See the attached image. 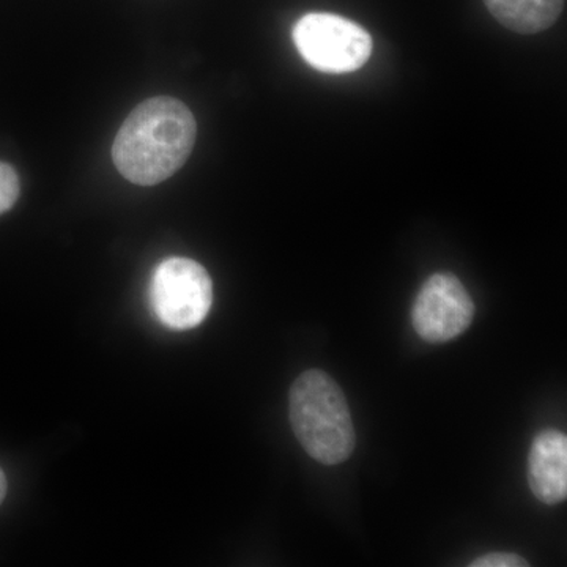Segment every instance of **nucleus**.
<instances>
[{
    "instance_id": "f257e3e1",
    "label": "nucleus",
    "mask_w": 567,
    "mask_h": 567,
    "mask_svg": "<svg viewBox=\"0 0 567 567\" xmlns=\"http://www.w3.org/2000/svg\"><path fill=\"white\" fill-rule=\"evenodd\" d=\"M196 133V118L186 104L156 96L141 103L123 122L112 145V159L126 181L158 185L189 158Z\"/></svg>"
},
{
    "instance_id": "f03ea898",
    "label": "nucleus",
    "mask_w": 567,
    "mask_h": 567,
    "mask_svg": "<svg viewBox=\"0 0 567 567\" xmlns=\"http://www.w3.org/2000/svg\"><path fill=\"white\" fill-rule=\"evenodd\" d=\"M289 415L295 436L315 461L338 465L352 456L357 435L349 404L327 372L311 369L295 380Z\"/></svg>"
},
{
    "instance_id": "7ed1b4c3",
    "label": "nucleus",
    "mask_w": 567,
    "mask_h": 567,
    "mask_svg": "<svg viewBox=\"0 0 567 567\" xmlns=\"http://www.w3.org/2000/svg\"><path fill=\"white\" fill-rule=\"evenodd\" d=\"M293 41L312 69L328 74L360 70L374 48L364 28L333 13L305 14L295 24Z\"/></svg>"
},
{
    "instance_id": "20e7f679",
    "label": "nucleus",
    "mask_w": 567,
    "mask_h": 567,
    "mask_svg": "<svg viewBox=\"0 0 567 567\" xmlns=\"http://www.w3.org/2000/svg\"><path fill=\"white\" fill-rule=\"evenodd\" d=\"M151 303L156 319L175 331L193 330L204 322L213 303L210 275L186 257H171L155 268Z\"/></svg>"
},
{
    "instance_id": "39448f33",
    "label": "nucleus",
    "mask_w": 567,
    "mask_h": 567,
    "mask_svg": "<svg viewBox=\"0 0 567 567\" xmlns=\"http://www.w3.org/2000/svg\"><path fill=\"white\" fill-rule=\"evenodd\" d=\"M475 317V303L464 284L451 274H435L417 293L412 323L417 336L431 344L453 341Z\"/></svg>"
},
{
    "instance_id": "423d86ee",
    "label": "nucleus",
    "mask_w": 567,
    "mask_h": 567,
    "mask_svg": "<svg viewBox=\"0 0 567 567\" xmlns=\"http://www.w3.org/2000/svg\"><path fill=\"white\" fill-rule=\"evenodd\" d=\"M528 483L544 505H558L567 496V436L546 429L535 436L528 456Z\"/></svg>"
},
{
    "instance_id": "0eeeda50",
    "label": "nucleus",
    "mask_w": 567,
    "mask_h": 567,
    "mask_svg": "<svg viewBox=\"0 0 567 567\" xmlns=\"http://www.w3.org/2000/svg\"><path fill=\"white\" fill-rule=\"evenodd\" d=\"M484 3L496 21L525 35L551 28L565 9V0H484Z\"/></svg>"
},
{
    "instance_id": "6e6552de",
    "label": "nucleus",
    "mask_w": 567,
    "mask_h": 567,
    "mask_svg": "<svg viewBox=\"0 0 567 567\" xmlns=\"http://www.w3.org/2000/svg\"><path fill=\"white\" fill-rule=\"evenodd\" d=\"M20 178L10 164L0 163V215L9 212L20 197Z\"/></svg>"
},
{
    "instance_id": "1a4fd4ad",
    "label": "nucleus",
    "mask_w": 567,
    "mask_h": 567,
    "mask_svg": "<svg viewBox=\"0 0 567 567\" xmlns=\"http://www.w3.org/2000/svg\"><path fill=\"white\" fill-rule=\"evenodd\" d=\"M472 567H527L528 561L518 557L517 554H506V551H494V554L484 555L470 563Z\"/></svg>"
},
{
    "instance_id": "9d476101",
    "label": "nucleus",
    "mask_w": 567,
    "mask_h": 567,
    "mask_svg": "<svg viewBox=\"0 0 567 567\" xmlns=\"http://www.w3.org/2000/svg\"><path fill=\"white\" fill-rule=\"evenodd\" d=\"M7 494V477L3 475L2 468H0V505H2L3 498Z\"/></svg>"
}]
</instances>
